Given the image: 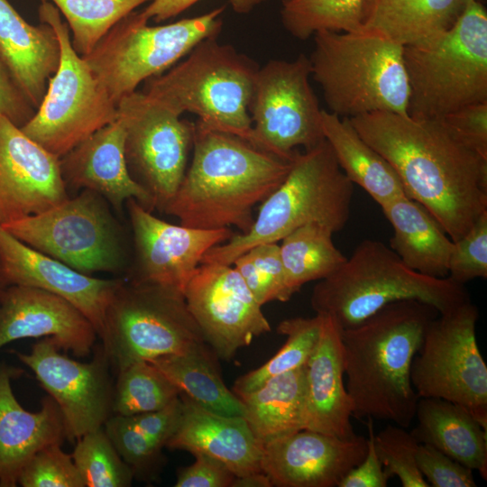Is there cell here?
<instances>
[{"instance_id":"6da1fadb","label":"cell","mask_w":487,"mask_h":487,"mask_svg":"<svg viewBox=\"0 0 487 487\" xmlns=\"http://www.w3.org/2000/svg\"><path fill=\"white\" fill-rule=\"evenodd\" d=\"M348 119L394 168L406 195L423 206L453 242L487 212V159L443 119L384 111Z\"/></svg>"},{"instance_id":"7a4b0ae2","label":"cell","mask_w":487,"mask_h":487,"mask_svg":"<svg viewBox=\"0 0 487 487\" xmlns=\"http://www.w3.org/2000/svg\"><path fill=\"white\" fill-rule=\"evenodd\" d=\"M191 164L166 214L198 229L234 226L244 234L262 203L288 176L292 161L230 133L194 123Z\"/></svg>"},{"instance_id":"3957f363","label":"cell","mask_w":487,"mask_h":487,"mask_svg":"<svg viewBox=\"0 0 487 487\" xmlns=\"http://www.w3.org/2000/svg\"><path fill=\"white\" fill-rule=\"evenodd\" d=\"M438 314L429 304L403 299L341 329L352 417L404 428L411 425L419 399L410 381L411 363L427 325Z\"/></svg>"},{"instance_id":"277c9868","label":"cell","mask_w":487,"mask_h":487,"mask_svg":"<svg viewBox=\"0 0 487 487\" xmlns=\"http://www.w3.org/2000/svg\"><path fill=\"white\" fill-rule=\"evenodd\" d=\"M416 299L447 312L471 300L464 285L408 267L384 243L365 239L345 263L313 289L316 314L333 317L341 328L354 326L384 306Z\"/></svg>"},{"instance_id":"5b68a950","label":"cell","mask_w":487,"mask_h":487,"mask_svg":"<svg viewBox=\"0 0 487 487\" xmlns=\"http://www.w3.org/2000/svg\"><path fill=\"white\" fill-rule=\"evenodd\" d=\"M313 36L311 77L330 113L345 118L379 111L408 114L403 45L363 31Z\"/></svg>"},{"instance_id":"8992f818","label":"cell","mask_w":487,"mask_h":487,"mask_svg":"<svg viewBox=\"0 0 487 487\" xmlns=\"http://www.w3.org/2000/svg\"><path fill=\"white\" fill-rule=\"evenodd\" d=\"M353 195L354 184L326 139L304 152L297 151L288 176L262 203L250 230L209 249L201 263L232 265L250 248L279 243L308 223H320L339 232L348 222Z\"/></svg>"},{"instance_id":"52a82bcc","label":"cell","mask_w":487,"mask_h":487,"mask_svg":"<svg viewBox=\"0 0 487 487\" xmlns=\"http://www.w3.org/2000/svg\"><path fill=\"white\" fill-rule=\"evenodd\" d=\"M408 115L440 119L487 101V12L469 0L448 29L403 46Z\"/></svg>"},{"instance_id":"ba28073f","label":"cell","mask_w":487,"mask_h":487,"mask_svg":"<svg viewBox=\"0 0 487 487\" xmlns=\"http://www.w3.org/2000/svg\"><path fill=\"white\" fill-rule=\"evenodd\" d=\"M258 69L233 46L207 38L182 61L147 79L143 92L179 115L195 114L204 124L252 143L249 106Z\"/></svg>"},{"instance_id":"9c48e42d","label":"cell","mask_w":487,"mask_h":487,"mask_svg":"<svg viewBox=\"0 0 487 487\" xmlns=\"http://www.w3.org/2000/svg\"><path fill=\"white\" fill-rule=\"evenodd\" d=\"M225 6L204 14L151 26L133 11L97 42L84 60L116 103L144 80L174 66L201 41L217 37Z\"/></svg>"},{"instance_id":"30bf717a","label":"cell","mask_w":487,"mask_h":487,"mask_svg":"<svg viewBox=\"0 0 487 487\" xmlns=\"http://www.w3.org/2000/svg\"><path fill=\"white\" fill-rule=\"evenodd\" d=\"M60 42V63L45 95L22 131L46 151L61 158L100 128L115 121L117 105L73 48L69 29L49 1L38 9Z\"/></svg>"},{"instance_id":"8fae6325","label":"cell","mask_w":487,"mask_h":487,"mask_svg":"<svg viewBox=\"0 0 487 487\" xmlns=\"http://www.w3.org/2000/svg\"><path fill=\"white\" fill-rule=\"evenodd\" d=\"M101 341L117 372L205 342L183 293L124 279L107 308Z\"/></svg>"},{"instance_id":"7c38bea8","label":"cell","mask_w":487,"mask_h":487,"mask_svg":"<svg viewBox=\"0 0 487 487\" xmlns=\"http://www.w3.org/2000/svg\"><path fill=\"white\" fill-rule=\"evenodd\" d=\"M2 227L30 247L84 274L119 273L126 266L120 225L109 203L92 190L83 189L44 212Z\"/></svg>"},{"instance_id":"4fadbf2b","label":"cell","mask_w":487,"mask_h":487,"mask_svg":"<svg viewBox=\"0 0 487 487\" xmlns=\"http://www.w3.org/2000/svg\"><path fill=\"white\" fill-rule=\"evenodd\" d=\"M478 318L469 300L432 319L413 358L410 381L419 398L456 403L487 430V366L477 345Z\"/></svg>"},{"instance_id":"5bb4252c","label":"cell","mask_w":487,"mask_h":487,"mask_svg":"<svg viewBox=\"0 0 487 487\" xmlns=\"http://www.w3.org/2000/svg\"><path fill=\"white\" fill-rule=\"evenodd\" d=\"M310 77L309 58L303 53L259 67L249 106L253 145L292 161L296 148L309 150L325 140L323 110Z\"/></svg>"},{"instance_id":"9a60e30c","label":"cell","mask_w":487,"mask_h":487,"mask_svg":"<svg viewBox=\"0 0 487 487\" xmlns=\"http://www.w3.org/2000/svg\"><path fill=\"white\" fill-rule=\"evenodd\" d=\"M124 124V156L133 179L164 211L186 173L194 123L143 91H133L117 103Z\"/></svg>"},{"instance_id":"2e32d148","label":"cell","mask_w":487,"mask_h":487,"mask_svg":"<svg viewBox=\"0 0 487 487\" xmlns=\"http://www.w3.org/2000/svg\"><path fill=\"white\" fill-rule=\"evenodd\" d=\"M13 353L34 372L57 404L67 438L77 440L104 426L112 411L114 390L103 346L96 350L90 363L61 354L50 337L36 342L27 354Z\"/></svg>"},{"instance_id":"e0dca14e","label":"cell","mask_w":487,"mask_h":487,"mask_svg":"<svg viewBox=\"0 0 487 487\" xmlns=\"http://www.w3.org/2000/svg\"><path fill=\"white\" fill-rule=\"evenodd\" d=\"M183 295L205 342L219 359L229 362L255 336L271 331L262 306L231 265L200 263Z\"/></svg>"},{"instance_id":"ac0fdd59","label":"cell","mask_w":487,"mask_h":487,"mask_svg":"<svg viewBox=\"0 0 487 487\" xmlns=\"http://www.w3.org/2000/svg\"><path fill=\"white\" fill-rule=\"evenodd\" d=\"M125 205L135 253L132 280L183 293L205 253L234 235L230 228L198 229L170 224L133 198Z\"/></svg>"},{"instance_id":"d6986e66","label":"cell","mask_w":487,"mask_h":487,"mask_svg":"<svg viewBox=\"0 0 487 487\" xmlns=\"http://www.w3.org/2000/svg\"><path fill=\"white\" fill-rule=\"evenodd\" d=\"M60 158L0 115V225L44 212L68 199Z\"/></svg>"},{"instance_id":"ffe728a7","label":"cell","mask_w":487,"mask_h":487,"mask_svg":"<svg viewBox=\"0 0 487 487\" xmlns=\"http://www.w3.org/2000/svg\"><path fill=\"white\" fill-rule=\"evenodd\" d=\"M367 438L300 429L263 443L261 468L277 487H335L364 457Z\"/></svg>"},{"instance_id":"44dd1931","label":"cell","mask_w":487,"mask_h":487,"mask_svg":"<svg viewBox=\"0 0 487 487\" xmlns=\"http://www.w3.org/2000/svg\"><path fill=\"white\" fill-rule=\"evenodd\" d=\"M0 267L6 285L34 287L56 294L78 308L102 340L106 315L124 279L84 274L21 242L0 225Z\"/></svg>"},{"instance_id":"7402d4cb","label":"cell","mask_w":487,"mask_h":487,"mask_svg":"<svg viewBox=\"0 0 487 487\" xmlns=\"http://www.w3.org/2000/svg\"><path fill=\"white\" fill-rule=\"evenodd\" d=\"M50 337L59 349L87 356L97 334L65 299L41 289L7 285L0 290V349L24 338Z\"/></svg>"},{"instance_id":"603a6c76","label":"cell","mask_w":487,"mask_h":487,"mask_svg":"<svg viewBox=\"0 0 487 487\" xmlns=\"http://www.w3.org/2000/svg\"><path fill=\"white\" fill-rule=\"evenodd\" d=\"M124 137V124L117 116L60 158L63 180L67 188L96 192L118 212L131 198L152 212V198L128 170Z\"/></svg>"},{"instance_id":"cb8c5ba5","label":"cell","mask_w":487,"mask_h":487,"mask_svg":"<svg viewBox=\"0 0 487 487\" xmlns=\"http://www.w3.org/2000/svg\"><path fill=\"white\" fill-rule=\"evenodd\" d=\"M322 316L317 344L305 363L303 429L352 438L356 434L345 383L342 328L333 317Z\"/></svg>"},{"instance_id":"d4e9b609","label":"cell","mask_w":487,"mask_h":487,"mask_svg":"<svg viewBox=\"0 0 487 487\" xmlns=\"http://www.w3.org/2000/svg\"><path fill=\"white\" fill-rule=\"evenodd\" d=\"M181 412L166 444L170 449L203 454L224 463L235 476L262 472L263 443L243 416L210 411L179 392Z\"/></svg>"},{"instance_id":"484cf974","label":"cell","mask_w":487,"mask_h":487,"mask_svg":"<svg viewBox=\"0 0 487 487\" xmlns=\"http://www.w3.org/2000/svg\"><path fill=\"white\" fill-rule=\"evenodd\" d=\"M23 370L0 362V487H15L24 464L41 448L62 444L64 423L55 401L46 397L37 412L16 400L12 380Z\"/></svg>"},{"instance_id":"4316f807","label":"cell","mask_w":487,"mask_h":487,"mask_svg":"<svg viewBox=\"0 0 487 487\" xmlns=\"http://www.w3.org/2000/svg\"><path fill=\"white\" fill-rule=\"evenodd\" d=\"M60 57L59 39L49 24H30L8 0H0V60L35 110Z\"/></svg>"},{"instance_id":"83f0119b","label":"cell","mask_w":487,"mask_h":487,"mask_svg":"<svg viewBox=\"0 0 487 487\" xmlns=\"http://www.w3.org/2000/svg\"><path fill=\"white\" fill-rule=\"evenodd\" d=\"M416 427L421 444L434 446L487 479V430L464 407L439 398H419Z\"/></svg>"},{"instance_id":"f1b7e54d","label":"cell","mask_w":487,"mask_h":487,"mask_svg":"<svg viewBox=\"0 0 487 487\" xmlns=\"http://www.w3.org/2000/svg\"><path fill=\"white\" fill-rule=\"evenodd\" d=\"M393 228L390 247L410 269L446 278L454 242L434 216L408 196L380 206Z\"/></svg>"},{"instance_id":"f546056e","label":"cell","mask_w":487,"mask_h":487,"mask_svg":"<svg viewBox=\"0 0 487 487\" xmlns=\"http://www.w3.org/2000/svg\"><path fill=\"white\" fill-rule=\"evenodd\" d=\"M469 0H363L361 30L401 45L452 26Z\"/></svg>"},{"instance_id":"4dcf8cb0","label":"cell","mask_w":487,"mask_h":487,"mask_svg":"<svg viewBox=\"0 0 487 487\" xmlns=\"http://www.w3.org/2000/svg\"><path fill=\"white\" fill-rule=\"evenodd\" d=\"M322 127L345 176L379 206L407 196L394 168L359 135L348 118L323 110Z\"/></svg>"},{"instance_id":"1f68e13d","label":"cell","mask_w":487,"mask_h":487,"mask_svg":"<svg viewBox=\"0 0 487 487\" xmlns=\"http://www.w3.org/2000/svg\"><path fill=\"white\" fill-rule=\"evenodd\" d=\"M237 397L244 406V418L262 443L303 429L305 364Z\"/></svg>"},{"instance_id":"d6a6232c","label":"cell","mask_w":487,"mask_h":487,"mask_svg":"<svg viewBox=\"0 0 487 487\" xmlns=\"http://www.w3.org/2000/svg\"><path fill=\"white\" fill-rule=\"evenodd\" d=\"M216 355L206 342L152 361L167 378L201 407L222 415L243 416L244 406L229 390L216 366Z\"/></svg>"},{"instance_id":"836d02e7","label":"cell","mask_w":487,"mask_h":487,"mask_svg":"<svg viewBox=\"0 0 487 487\" xmlns=\"http://www.w3.org/2000/svg\"><path fill=\"white\" fill-rule=\"evenodd\" d=\"M333 234L328 226L313 222L280 240L284 302L304 284L328 277L345 263L346 257L335 247Z\"/></svg>"},{"instance_id":"e575fe53","label":"cell","mask_w":487,"mask_h":487,"mask_svg":"<svg viewBox=\"0 0 487 487\" xmlns=\"http://www.w3.org/2000/svg\"><path fill=\"white\" fill-rule=\"evenodd\" d=\"M323 316L282 320L277 332L287 337L282 347L268 362L239 377L232 389L237 396L257 389L269 378L303 366L314 351L321 331Z\"/></svg>"},{"instance_id":"d590c367","label":"cell","mask_w":487,"mask_h":487,"mask_svg":"<svg viewBox=\"0 0 487 487\" xmlns=\"http://www.w3.org/2000/svg\"><path fill=\"white\" fill-rule=\"evenodd\" d=\"M179 397V391L166 375L152 363L139 361L118 372L112 410L120 416L152 412Z\"/></svg>"},{"instance_id":"8d00e7d4","label":"cell","mask_w":487,"mask_h":487,"mask_svg":"<svg viewBox=\"0 0 487 487\" xmlns=\"http://www.w3.org/2000/svg\"><path fill=\"white\" fill-rule=\"evenodd\" d=\"M59 10L72 33L71 43L82 57L120 20L152 0H41Z\"/></svg>"},{"instance_id":"74e56055","label":"cell","mask_w":487,"mask_h":487,"mask_svg":"<svg viewBox=\"0 0 487 487\" xmlns=\"http://www.w3.org/2000/svg\"><path fill=\"white\" fill-rule=\"evenodd\" d=\"M363 0H282L280 20L293 37L305 41L320 31L359 32Z\"/></svg>"},{"instance_id":"f35d334b","label":"cell","mask_w":487,"mask_h":487,"mask_svg":"<svg viewBox=\"0 0 487 487\" xmlns=\"http://www.w3.org/2000/svg\"><path fill=\"white\" fill-rule=\"evenodd\" d=\"M71 454L85 487H128L133 474L100 427L76 440Z\"/></svg>"},{"instance_id":"ab89813d","label":"cell","mask_w":487,"mask_h":487,"mask_svg":"<svg viewBox=\"0 0 487 487\" xmlns=\"http://www.w3.org/2000/svg\"><path fill=\"white\" fill-rule=\"evenodd\" d=\"M104 430L133 478L143 482L156 480L164 464L161 445L140 431L129 416L109 417Z\"/></svg>"},{"instance_id":"60d3db41","label":"cell","mask_w":487,"mask_h":487,"mask_svg":"<svg viewBox=\"0 0 487 487\" xmlns=\"http://www.w3.org/2000/svg\"><path fill=\"white\" fill-rule=\"evenodd\" d=\"M232 265L261 306L273 300L284 302L280 244L266 243L253 246L238 256Z\"/></svg>"},{"instance_id":"b9f144b4","label":"cell","mask_w":487,"mask_h":487,"mask_svg":"<svg viewBox=\"0 0 487 487\" xmlns=\"http://www.w3.org/2000/svg\"><path fill=\"white\" fill-rule=\"evenodd\" d=\"M379 459L389 479L397 477L403 487H428L416 460L418 442L404 427L387 425L374 435Z\"/></svg>"},{"instance_id":"7bdbcfd3","label":"cell","mask_w":487,"mask_h":487,"mask_svg":"<svg viewBox=\"0 0 487 487\" xmlns=\"http://www.w3.org/2000/svg\"><path fill=\"white\" fill-rule=\"evenodd\" d=\"M61 444L39 450L22 468L18 484L23 487H85L71 455Z\"/></svg>"},{"instance_id":"ee69618b","label":"cell","mask_w":487,"mask_h":487,"mask_svg":"<svg viewBox=\"0 0 487 487\" xmlns=\"http://www.w3.org/2000/svg\"><path fill=\"white\" fill-rule=\"evenodd\" d=\"M447 277L462 285L476 278H487V212L454 242Z\"/></svg>"},{"instance_id":"f6af8a7d","label":"cell","mask_w":487,"mask_h":487,"mask_svg":"<svg viewBox=\"0 0 487 487\" xmlns=\"http://www.w3.org/2000/svg\"><path fill=\"white\" fill-rule=\"evenodd\" d=\"M416 460L418 467L433 487H475L473 470L427 444H418Z\"/></svg>"},{"instance_id":"bcb514c9","label":"cell","mask_w":487,"mask_h":487,"mask_svg":"<svg viewBox=\"0 0 487 487\" xmlns=\"http://www.w3.org/2000/svg\"><path fill=\"white\" fill-rule=\"evenodd\" d=\"M441 119L467 146L487 159V101L464 106Z\"/></svg>"},{"instance_id":"7dc6e473","label":"cell","mask_w":487,"mask_h":487,"mask_svg":"<svg viewBox=\"0 0 487 487\" xmlns=\"http://www.w3.org/2000/svg\"><path fill=\"white\" fill-rule=\"evenodd\" d=\"M195 462L180 468L175 487H231L235 474L221 461L203 454H195Z\"/></svg>"},{"instance_id":"c3c4849f","label":"cell","mask_w":487,"mask_h":487,"mask_svg":"<svg viewBox=\"0 0 487 487\" xmlns=\"http://www.w3.org/2000/svg\"><path fill=\"white\" fill-rule=\"evenodd\" d=\"M367 450L363 459L341 480L337 487H386L389 478L379 459L374 444L373 419L367 418Z\"/></svg>"},{"instance_id":"681fc988","label":"cell","mask_w":487,"mask_h":487,"mask_svg":"<svg viewBox=\"0 0 487 487\" xmlns=\"http://www.w3.org/2000/svg\"><path fill=\"white\" fill-rule=\"evenodd\" d=\"M34 112V107L15 84L0 60V115L22 127L32 118Z\"/></svg>"},{"instance_id":"f907efd6","label":"cell","mask_w":487,"mask_h":487,"mask_svg":"<svg viewBox=\"0 0 487 487\" xmlns=\"http://www.w3.org/2000/svg\"><path fill=\"white\" fill-rule=\"evenodd\" d=\"M200 0H152L142 12L148 20L161 23L181 14ZM236 14H244L270 0H227Z\"/></svg>"},{"instance_id":"816d5d0a","label":"cell","mask_w":487,"mask_h":487,"mask_svg":"<svg viewBox=\"0 0 487 487\" xmlns=\"http://www.w3.org/2000/svg\"><path fill=\"white\" fill-rule=\"evenodd\" d=\"M270 478L263 472L235 476L231 487H271Z\"/></svg>"},{"instance_id":"f5cc1de1","label":"cell","mask_w":487,"mask_h":487,"mask_svg":"<svg viewBox=\"0 0 487 487\" xmlns=\"http://www.w3.org/2000/svg\"><path fill=\"white\" fill-rule=\"evenodd\" d=\"M6 283L4 280L3 273L0 267V290L3 289L5 287H6Z\"/></svg>"}]
</instances>
